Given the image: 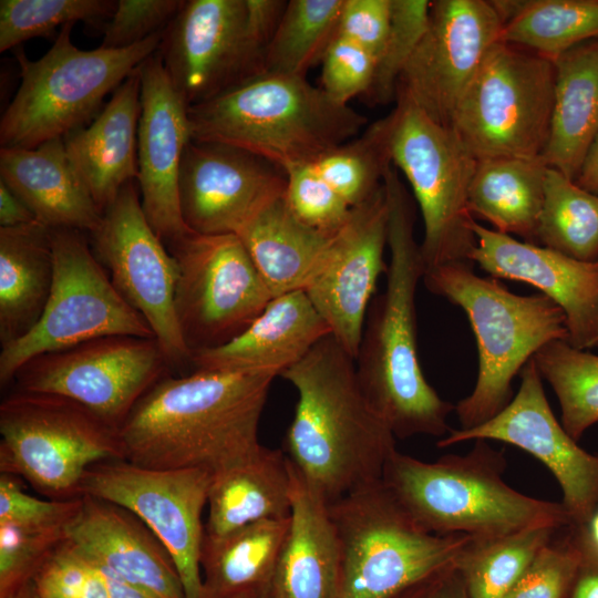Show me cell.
<instances>
[{"instance_id":"1","label":"cell","mask_w":598,"mask_h":598,"mask_svg":"<svg viewBox=\"0 0 598 598\" xmlns=\"http://www.w3.org/2000/svg\"><path fill=\"white\" fill-rule=\"evenodd\" d=\"M271 372L194 370L165 375L135 404L120 437L146 468L220 472L254 454Z\"/></svg>"},{"instance_id":"18","label":"cell","mask_w":598,"mask_h":598,"mask_svg":"<svg viewBox=\"0 0 598 598\" xmlns=\"http://www.w3.org/2000/svg\"><path fill=\"white\" fill-rule=\"evenodd\" d=\"M503 27L492 1H431L426 30L398 81L396 92L434 122L451 126L466 89L492 49L503 41Z\"/></svg>"},{"instance_id":"53","label":"cell","mask_w":598,"mask_h":598,"mask_svg":"<svg viewBox=\"0 0 598 598\" xmlns=\"http://www.w3.org/2000/svg\"><path fill=\"white\" fill-rule=\"evenodd\" d=\"M565 532L580 553L598 557V507L581 524H569Z\"/></svg>"},{"instance_id":"31","label":"cell","mask_w":598,"mask_h":598,"mask_svg":"<svg viewBox=\"0 0 598 598\" xmlns=\"http://www.w3.org/2000/svg\"><path fill=\"white\" fill-rule=\"evenodd\" d=\"M51 228L35 220L0 227V341L8 344L39 321L51 293Z\"/></svg>"},{"instance_id":"10","label":"cell","mask_w":598,"mask_h":598,"mask_svg":"<svg viewBox=\"0 0 598 598\" xmlns=\"http://www.w3.org/2000/svg\"><path fill=\"white\" fill-rule=\"evenodd\" d=\"M286 0H187L163 31L164 69L188 107L264 73Z\"/></svg>"},{"instance_id":"24","label":"cell","mask_w":598,"mask_h":598,"mask_svg":"<svg viewBox=\"0 0 598 598\" xmlns=\"http://www.w3.org/2000/svg\"><path fill=\"white\" fill-rule=\"evenodd\" d=\"M66 538L87 557L155 598H185L168 550L132 512L83 495Z\"/></svg>"},{"instance_id":"52","label":"cell","mask_w":598,"mask_h":598,"mask_svg":"<svg viewBox=\"0 0 598 598\" xmlns=\"http://www.w3.org/2000/svg\"><path fill=\"white\" fill-rule=\"evenodd\" d=\"M35 220L30 208L0 181V227H14Z\"/></svg>"},{"instance_id":"47","label":"cell","mask_w":598,"mask_h":598,"mask_svg":"<svg viewBox=\"0 0 598 598\" xmlns=\"http://www.w3.org/2000/svg\"><path fill=\"white\" fill-rule=\"evenodd\" d=\"M375 65L371 53L336 34L321 61L320 87L333 102L349 105L350 100L369 91Z\"/></svg>"},{"instance_id":"15","label":"cell","mask_w":598,"mask_h":598,"mask_svg":"<svg viewBox=\"0 0 598 598\" xmlns=\"http://www.w3.org/2000/svg\"><path fill=\"white\" fill-rule=\"evenodd\" d=\"M169 367L155 338L107 336L38 355L13 380L16 390L69 398L120 430Z\"/></svg>"},{"instance_id":"32","label":"cell","mask_w":598,"mask_h":598,"mask_svg":"<svg viewBox=\"0 0 598 598\" xmlns=\"http://www.w3.org/2000/svg\"><path fill=\"white\" fill-rule=\"evenodd\" d=\"M289 517L212 537L200 550L203 598H268Z\"/></svg>"},{"instance_id":"51","label":"cell","mask_w":598,"mask_h":598,"mask_svg":"<svg viewBox=\"0 0 598 598\" xmlns=\"http://www.w3.org/2000/svg\"><path fill=\"white\" fill-rule=\"evenodd\" d=\"M579 555L578 569L568 598H598V557L580 551Z\"/></svg>"},{"instance_id":"6","label":"cell","mask_w":598,"mask_h":598,"mask_svg":"<svg viewBox=\"0 0 598 598\" xmlns=\"http://www.w3.org/2000/svg\"><path fill=\"white\" fill-rule=\"evenodd\" d=\"M422 279L429 291L465 312L476 339V382L454 410L462 430L496 416L514 396V378L535 353L551 341L568 340L565 313L551 299L515 295L498 279L477 276L472 261L426 269Z\"/></svg>"},{"instance_id":"23","label":"cell","mask_w":598,"mask_h":598,"mask_svg":"<svg viewBox=\"0 0 598 598\" xmlns=\"http://www.w3.org/2000/svg\"><path fill=\"white\" fill-rule=\"evenodd\" d=\"M476 246L470 260L491 277L537 288L564 311L567 342L598 347V260L581 261L544 246L473 224Z\"/></svg>"},{"instance_id":"8","label":"cell","mask_w":598,"mask_h":598,"mask_svg":"<svg viewBox=\"0 0 598 598\" xmlns=\"http://www.w3.org/2000/svg\"><path fill=\"white\" fill-rule=\"evenodd\" d=\"M341 549L338 598H391L456 567L472 538L421 527L382 480L329 503Z\"/></svg>"},{"instance_id":"48","label":"cell","mask_w":598,"mask_h":598,"mask_svg":"<svg viewBox=\"0 0 598 598\" xmlns=\"http://www.w3.org/2000/svg\"><path fill=\"white\" fill-rule=\"evenodd\" d=\"M181 0H120L104 24L101 48L123 49L162 32L175 18Z\"/></svg>"},{"instance_id":"4","label":"cell","mask_w":598,"mask_h":598,"mask_svg":"<svg viewBox=\"0 0 598 598\" xmlns=\"http://www.w3.org/2000/svg\"><path fill=\"white\" fill-rule=\"evenodd\" d=\"M192 140L254 153L283 171L311 163L369 124L307 78L261 73L188 107Z\"/></svg>"},{"instance_id":"20","label":"cell","mask_w":598,"mask_h":598,"mask_svg":"<svg viewBox=\"0 0 598 598\" xmlns=\"http://www.w3.org/2000/svg\"><path fill=\"white\" fill-rule=\"evenodd\" d=\"M519 374L518 391L496 416L472 429H451L436 445L442 448L493 440L526 451L544 463L558 482L570 524H581L598 507V454L581 448L557 421L533 359Z\"/></svg>"},{"instance_id":"13","label":"cell","mask_w":598,"mask_h":598,"mask_svg":"<svg viewBox=\"0 0 598 598\" xmlns=\"http://www.w3.org/2000/svg\"><path fill=\"white\" fill-rule=\"evenodd\" d=\"M554 85V62L502 41L460 100L451 127L477 161L539 157L549 136Z\"/></svg>"},{"instance_id":"16","label":"cell","mask_w":598,"mask_h":598,"mask_svg":"<svg viewBox=\"0 0 598 598\" xmlns=\"http://www.w3.org/2000/svg\"><path fill=\"white\" fill-rule=\"evenodd\" d=\"M89 239L113 286L147 322L171 365L189 362L174 307L177 264L146 219L135 181L103 210Z\"/></svg>"},{"instance_id":"41","label":"cell","mask_w":598,"mask_h":598,"mask_svg":"<svg viewBox=\"0 0 598 598\" xmlns=\"http://www.w3.org/2000/svg\"><path fill=\"white\" fill-rule=\"evenodd\" d=\"M33 584L41 598H155L87 557L68 538Z\"/></svg>"},{"instance_id":"38","label":"cell","mask_w":598,"mask_h":598,"mask_svg":"<svg viewBox=\"0 0 598 598\" xmlns=\"http://www.w3.org/2000/svg\"><path fill=\"white\" fill-rule=\"evenodd\" d=\"M536 240L577 260H598V195L548 167Z\"/></svg>"},{"instance_id":"37","label":"cell","mask_w":598,"mask_h":598,"mask_svg":"<svg viewBox=\"0 0 598 598\" xmlns=\"http://www.w3.org/2000/svg\"><path fill=\"white\" fill-rule=\"evenodd\" d=\"M344 0H289L267 50L264 72L307 78L337 34Z\"/></svg>"},{"instance_id":"19","label":"cell","mask_w":598,"mask_h":598,"mask_svg":"<svg viewBox=\"0 0 598 598\" xmlns=\"http://www.w3.org/2000/svg\"><path fill=\"white\" fill-rule=\"evenodd\" d=\"M389 208L384 185L353 207L320 255L303 291L334 339L355 359L377 282L386 271Z\"/></svg>"},{"instance_id":"25","label":"cell","mask_w":598,"mask_h":598,"mask_svg":"<svg viewBox=\"0 0 598 598\" xmlns=\"http://www.w3.org/2000/svg\"><path fill=\"white\" fill-rule=\"evenodd\" d=\"M331 334L303 290L272 298L262 312L229 342L193 352L195 370L271 372L281 375L322 338Z\"/></svg>"},{"instance_id":"46","label":"cell","mask_w":598,"mask_h":598,"mask_svg":"<svg viewBox=\"0 0 598 598\" xmlns=\"http://www.w3.org/2000/svg\"><path fill=\"white\" fill-rule=\"evenodd\" d=\"M565 527L539 551L504 598H568L580 555Z\"/></svg>"},{"instance_id":"5","label":"cell","mask_w":598,"mask_h":598,"mask_svg":"<svg viewBox=\"0 0 598 598\" xmlns=\"http://www.w3.org/2000/svg\"><path fill=\"white\" fill-rule=\"evenodd\" d=\"M506 458L486 440L464 454L423 462L398 450L382 482L412 518L437 535L491 537L522 529L570 524L561 503L522 494L503 480Z\"/></svg>"},{"instance_id":"2","label":"cell","mask_w":598,"mask_h":598,"mask_svg":"<svg viewBox=\"0 0 598 598\" xmlns=\"http://www.w3.org/2000/svg\"><path fill=\"white\" fill-rule=\"evenodd\" d=\"M383 185L388 198V248L384 291L368 310L355 370L362 392L396 439L442 437L455 405L426 381L417 355L415 295L425 267L414 237L413 202L391 166Z\"/></svg>"},{"instance_id":"54","label":"cell","mask_w":598,"mask_h":598,"mask_svg":"<svg viewBox=\"0 0 598 598\" xmlns=\"http://www.w3.org/2000/svg\"><path fill=\"white\" fill-rule=\"evenodd\" d=\"M575 183L598 195V133L589 145Z\"/></svg>"},{"instance_id":"36","label":"cell","mask_w":598,"mask_h":598,"mask_svg":"<svg viewBox=\"0 0 598 598\" xmlns=\"http://www.w3.org/2000/svg\"><path fill=\"white\" fill-rule=\"evenodd\" d=\"M598 38V0L517 1L504 23L503 42L551 62L569 49Z\"/></svg>"},{"instance_id":"14","label":"cell","mask_w":598,"mask_h":598,"mask_svg":"<svg viewBox=\"0 0 598 598\" xmlns=\"http://www.w3.org/2000/svg\"><path fill=\"white\" fill-rule=\"evenodd\" d=\"M166 247L178 268L174 307L190 354L239 336L274 298L237 235L188 231Z\"/></svg>"},{"instance_id":"3","label":"cell","mask_w":598,"mask_h":598,"mask_svg":"<svg viewBox=\"0 0 598 598\" xmlns=\"http://www.w3.org/2000/svg\"><path fill=\"white\" fill-rule=\"evenodd\" d=\"M297 391L286 455L331 503L382 480L395 436L371 408L355 359L328 334L281 373Z\"/></svg>"},{"instance_id":"27","label":"cell","mask_w":598,"mask_h":598,"mask_svg":"<svg viewBox=\"0 0 598 598\" xmlns=\"http://www.w3.org/2000/svg\"><path fill=\"white\" fill-rule=\"evenodd\" d=\"M140 115L138 66L89 125L63 136L72 165L102 213L125 184L137 178Z\"/></svg>"},{"instance_id":"22","label":"cell","mask_w":598,"mask_h":598,"mask_svg":"<svg viewBox=\"0 0 598 598\" xmlns=\"http://www.w3.org/2000/svg\"><path fill=\"white\" fill-rule=\"evenodd\" d=\"M141 115L137 131V185L146 219L165 246L190 231L178 202L183 155L192 141L188 106L153 53L140 65Z\"/></svg>"},{"instance_id":"40","label":"cell","mask_w":598,"mask_h":598,"mask_svg":"<svg viewBox=\"0 0 598 598\" xmlns=\"http://www.w3.org/2000/svg\"><path fill=\"white\" fill-rule=\"evenodd\" d=\"M533 360L558 399L563 427L578 442L598 423V355L566 340H555L538 350Z\"/></svg>"},{"instance_id":"45","label":"cell","mask_w":598,"mask_h":598,"mask_svg":"<svg viewBox=\"0 0 598 598\" xmlns=\"http://www.w3.org/2000/svg\"><path fill=\"white\" fill-rule=\"evenodd\" d=\"M286 202L305 225L326 235L340 230L350 218V205L316 172L311 163L285 169Z\"/></svg>"},{"instance_id":"34","label":"cell","mask_w":598,"mask_h":598,"mask_svg":"<svg viewBox=\"0 0 598 598\" xmlns=\"http://www.w3.org/2000/svg\"><path fill=\"white\" fill-rule=\"evenodd\" d=\"M547 169L543 156L478 159L468 189L472 216L488 221L498 233L537 245Z\"/></svg>"},{"instance_id":"9","label":"cell","mask_w":598,"mask_h":598,"mask_svg":"<svg viewBox=\"0 0 598 598\" xmlns=\"http://www.w3.org/2000/svg\"><path fill=\"white\" fill-rule=\"evenodd\" d=\"M0 471L50 499L81 497L86 471L124 460L120 432L61 395L16 390L0 404Z\"/></svg>"},{"instance_id":"12","label":"cell","mask_w":598,"mask_h":598,"mask_svg":"<svg viewBox=\"0 0 598 598\" xmlns=\"http://www.w3.org/2000/svg\"><path fill=\"white\" fill-rule=\"evenodd\" d=\"M54 275L51 293L37 324L2 346L0 384L13 381L31 359L107 336L155 338L144 318L113 286L94 256L89 234L51 228Z\"/></svg>"},{"instance_id":"7","label":"cell","mask_w":598,"mask_h":598,"mask_svg":"<svg viewBox=\"0 0 598 598\" xmlns=\"http://www.w3.org/2000/svg\"><path fill=\"white\" fill-rule=\"evenodd\" d=\"M73 25L61 28L38 60L18 52L21 82L1 116V147L33 148L89 125L104 97L156 52L163 34L123 49L82 50L72 43Z\"/></svg>"},{"instance_id":"35","label":"cell","mask_w":598,"mask_h":598,"mask_svg":"<svg viewBox=\"0 0 598 598\" xmlns=\"http://www.w3.org/2000/svg\"><path fill=\"white\" fill-rule=\"evenodd\" d=\"M559 529L538 526L505 535L472 537L455 568L468 598H504Z\"/></svg>"},{"instance_id":"28","label":"cell","mask_w":598,"mask_h":598,"mask_svg":"<svg viewBox=\"0 0 598 598\" xmlns=\"http://www.w3.org/2000/svg\"><path fill=\"white\" fill-rule=\"evenodd\" d=\"M2 181L49 228L94 230L102 212L72 165L63 137L33 148L1 147Z\"/></svg>"},{"instance_id":"44","label":"cell","mask_w":598,"mask_h":598,"mask_svg":"<svg viewBox=\"0 0 598 598\" xmlns=\"http://www.w3.org/2000/svg\"><path fill=\"white\" fill-rule=\"evenodd\" d=\"M65 539L66 527L0 523V598H7L32 582Z\"/></svg>"},{"instance_id":"11","label":"cell","mask_w":598,"mask_h":598,"mask_svg":"<svg viewBox=\"0 0 598 598\" xmlns=\"http://www.w3.org/2000/svg\"><path fill=\"white\" fill-rule=\"evenodd\" d=\"M392 165L408 179L424 227L420 244L425 270L471 261L476 246L468 189L477 158L451 126L431 120L411 99L395 93Z\"/></svg>"},{"instance_id":"50","label":"cell","mask_w":598,"mask_h":598,"mask_svg":"<svg viewBox=\"0 0 598 598\" xmlns=\"http://www.w3.org/2000/svg\"><path fill=\"white\" fill-rule=\"evenodd\" d=\"M391 22V0H344L337 35L371 53L378 61Z\"/></svg>"},{"instance_id":"21","label":"cell","mask_w":598,"mask_h":598,"mask_svg":"<svg viewBox=\"0 0 598 598\" xmlns=\"http://www.w3.org/2000/svg\"><path fill=\"white\" fill-rule=\"evenodd\" d=\"M286 187V172L271 162L228 144L192 140L179 172V210L195 234L237 235Z\"/></svg>"},{"instance_id":"56","label":"cell","mask_w":598,"mask_h":598,"mask_svg":"<svg viewBox=\"0 0 598 598\" xmlns=\"http://www.w3.org/2000/svg\"><path fill=\"white\" fill-rule=\"evenodd\" d=\"M7 598H41V597L39 596L37 588L32 581L29 585L21 588L20 590H18L16 594Z\"/></svg>"},{"instance_id":"26","label":"cell","mask_w":598,"mask_h":598,"mask_svg":"<svg viewBox=\"0 0 598 598\" xmlns=\"http://www.w3.org/2000/svg\"><path fill=\"white\" fill-rule=\"evenodd\" d=\"M290 464L289 526L268 598H338L341 549L329 503Z\"/></svg>"},{"instance_id":"33","label":"cell","mask_w":598,"mask_h":598,"mask_svg":"<svg viewBox=\"0 0 598 598\" xmlns=\"http://www.w3.org/2000/svg\"><path fill=\"white\" fill-rule=\"evenodd\" d=\"M272 297L303 290L330 237L300 221L285 194L237 234Z\"/></svg>"},{"instance_id":"29","label":"cell","mask_w":598,"mask_h":598,"mask_svg":"<svg viewBox=\"0 0 598 598\" xmlns=\"http://www.w3.org/2000/svg\"><path fill=\"white\" fill-rule=\"evenodd\" d=\"M292 474L286 453L261 445L212 476L205 534L224 536L267 519L290 516Z\"/></svg>"},{"instance_id":"17","label":"cell","mask_w":598,"mask_h":598,"mask_svg":"<svg viewBox=\"0 0 598 598\" xmlns=\"http://www.w3.org/2000/svg\"><path fill=\"white\" fill-rule=\"evenodd\" d=\"M212 476L203 468L153 470L113 460L86 471L80 494L116 504L136 515L172 556L185 598H203L202 514Z\"/></svg>"},{"instance_id":"30","label":"cell","mask_w":598,"mask_h":598,"mask_svg":"<svg viewBox=\"0 0 598 598\" xmlns=\"http://www.w3.org/2000/svg\"><path fill=\"white\" fill-rule=\"evenodd\" d=\"M554 66L550 128L542 156L548 167L575 181L598 133V38L569 49Z\"/></svg>"},{"instance_id":"55","label":"cell","mask_w":598,"mask_h":598,"mask_svg":"<svg viewBox=\"0 0 598 598\" xmlns=\"http://www.w3.org/2000/svg\"><path fill=\"white\" fill-rule=\"evenodd\" d=\"M431 598H468L464 584L456 573V569L452 570L444 578Z\"/></svg>"},{"instance_id":"43","label":"cell","mask_w":598,"mask_h":598,"mask_svg":"<svg viewBox=\"0 0 598 598\" xmlns=\"http://www.w3.org/2000/svg\"><path fill=\"white\" fill-rule=\"evenodd\" d=\"M430 7L427 0H391L390 30L364 95L368 104L384 105L395 100L398 81L426 30Z\"/></svg>"},{"instance_id":"49","label":"cell","mask_w":598,"mask_h":598,"mask_svg":"<svg viewBox=\"0 0 598 598\" xmlns=\"http://www.w3.org/2000/svg\"><path fill=\"white\" fill-rule=\"evenodd\" d=\"M82 505V496L41 499L23 491L16 476L0 475V523L33 527H68Z\"/></svg>"},{"instance_id":"39","label":"cell","mask_w":598,"mask_h":598,"mask_svg":"<svg viewBox=\"0 0 598 598\" xmlns=\"http://www.w3.org/2000/svg\"><path fill=\"white\" fill-rule=\"evenodd\" d=\"M393 114L370 123L355 137L331 148L311 162L321 178L349 205L357 207L383 185L392 166Z\"/></svg>"},{"instance_id":"42","label":"cell","mask_w":598,"mask_h":598,"mask_svg":"<svg viewBox=\"0 0 598 598\" xmlns=\"http://www.w3.org/2000/svg\"><path fill=\"white\" fill-rule=\"evenodd\" d=\"M116 1L110 0H1L0 52L32 38H51L58 27L78 21L110 19Z\"/></svg>"}]
</instances>
